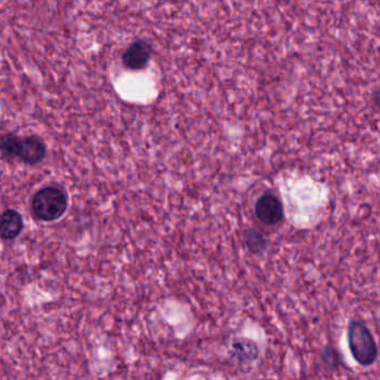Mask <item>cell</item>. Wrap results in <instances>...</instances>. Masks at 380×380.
<instances>
[{"mask_svg": "<svg viewBox=\"0 0 380 380\" xmlns=\"http://www.w3.org/2000/svg\"><path fill=\"white\" fill-rule=\"evenodd\" d=\"M68 208V195L59 186L48 185L36 192L31 200V212L42 222L61 219Z\"/></svg>", "mask_w": 380, "mask_h": 380, "instance_id": "6da1fadb", "label": "cell"}, {"mask_svg": "<svg viewBox=\"0 0 380 380\" xmlns=\"http://www.w3.org/2000/svg\"><path fill=\"white\" fill-rule=\"evenodd\" d=\"M348 346L350 353L361 366H370L377 359L375 339L364 322L351 320L348 326Z\"/></svg>", "mask_w": 380, "mask_h": 380, "instance_id": "7a4b0ae2", "label": "cell"}, {"mask_svg": "<svg viewBox=\"0 0 380 380\" xmlns=\"http://www.w3.org/2000/svg\"><path fill=\"white\" fill-rule=\"evenodd\" d=\"M255 215L264 225H275L283 220L282 203L275 195L266 193L255 203Z\"/></svg>", "mask_w": 380, "mask_h": 380, "instance_id": "3957f363", "label": "cell"}, {"mask_svg": "<svg viewBox=\"0 0 380 380\" xmlns=\"http://www.w3.org/2000/svg\"><path fill=\"white\" fill-rule=\"evenodd\" d=\"M152 57V46L143 39H137L128 46L122 56V63L130 70H142Z\"/></svg>", "mask_w": 380, "mask_h": 380, "instance_id": "277c9868", "label": "cell"}, {"mask_svg": "<svg viewBox=\"0 0 380 380\" xmlns=\"http://www.w3.org/2000/svg\"><path fill=\"white\" fill-rule=\"evenodd\" d=\"M47 147L38 136L29 135L20 139V158L22 163L27 165H36L40 163L46 156Z\"/></svg>", "mask_w": 380, "mask_h": 380, "instance_id": "5b68a950", "label": "cell"}, {"mask_svg": "<svg viewBox=\"0 0 380 380\" xmlns=\"http://www.w3.org/2000/svg\"><path fill=\"white\" fill-rule=\"evenodd\" d=\"M24 230V220L22 214L14 208H8L1 214L0 221V236L1 239L14 240L22 234Z\"/></svg>", "mask_w": 380, "mask_h": 380, "instance_id": "8992f818", "label": "cell"}, {"mask_svg": "<svg viewBox=\"0 0 380 380\" xmlns=\"http://www.w3.org/2000/svg\"><path fill=\"white\" fill-rule=\"evenodd\" d=\"M232 355L241 363H252L259 357V348L252 340L236 339L232 344Z\"/></svg>", "mask_w": 380, "mask_h": 380, "instance_id": "52a82bcc", "label": "cell"}, {"mask_svg": "<svg viewBox=\"0 0 380 380\" xmlns=\"http://www.w3.org/2000/svg\"><path fill=\"white\" fill-rule=\"evenodd\" d=\"M20 139L22 137L15 135L14 133H7L1 137L0 149L1 154L6 160H14L20 155Z\"/></svg>", "mask_w": 380, "mask_h": 380, "instance_id": "ba28073f", "label": "cell"}, {"mask_svg": "<svg viewBox=\"0 0 380 380\" xmlns=\"http://www.w3.org/2000/svg\"><path fill=\"white\" fill-rule=\"evenodd\" d=\"M245 245L253 253H260L266 249V239L257 230H248L245 236Z\"/></svg>", "mask_w": 380, "mask_h": 380, "instance_id": "9c48e42d", "label": "cell"}, {"mask_svg": "<svg viewBox=\"0 0 380 380\" xmlns=\"http://www.w3.org/2000/svg\"><path fill=\"white\" fill-rule=\"evenodd\" d=\"M324 360H325L326 364L329 365L330 367H337L340 364L338 353H337L336 350L330 349V348L326 349L325 353H324Z\"/></svg>", "mask_w": 380, "mask_h": 380, "instance_id": "30bf717a", "label": "cell"}, {"mask_svg": "<svg viewBox=\"0 0 380 380\" xmlns=\"http://www.w3.org/2000/svg\"><path fill=\"white\" fill-rule=\"evenodd\" d=\"M372 100H374V104L377 106L378 109H380V89H378L377 91L374 93Z\"/></svg>", "mask_w": 380, "mask_h": 380, "instance_id": "8fae6325", "label": "cell"}]
</instances>
